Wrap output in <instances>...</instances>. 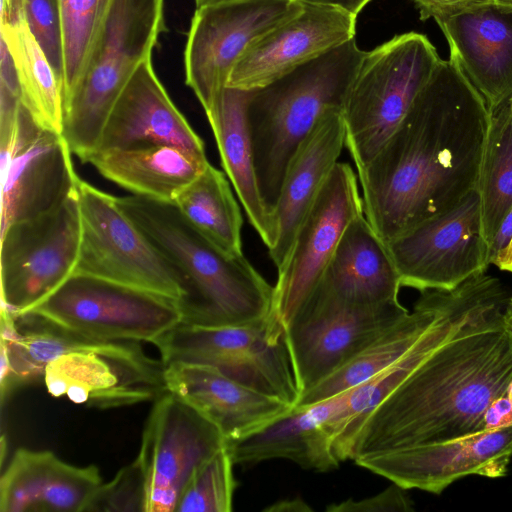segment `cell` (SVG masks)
Wrapping results in <instances>:
<instances>
[{
    "label": "cell",
    "instance_id": "obj_19",
    "mask_svg": "<svg viewBox=\"0 0 512 512\" xmlns=\"http://www.w3.org/2000/svg\"><path fill=\"white\" fill-rule=\"evenodd\" d=\"M155 145H172L207 158L202 139L172 102L149 58L115 103L97 152Z\"/></svg>",
    "mask_w": 512,
    "mask_h": 512
},
{
    "label": "cell",
    "instance_id": "obj_28",
    "mask_svg": "<svg viewBox=\"0 0 512 512\" xmlns=\"http://www.w3.org/2000/svg\"><path fill=\"white\" fill-rule=\"evenodd\" d=\"M319 285L355 304L399 300L402 286L396 265L364 214L346 228Z\"/></svg>",
    "mask_w": 512,
    "mask_h": 512
},
{
    "label": "cell",
    "instance_id": "obj_1",
    "mask_svg": "<svg viewBox=\"0 0 512 512\" xmlns=\"http://www.w3.org/2000/svg\"><path fill=\"white\" fill-rule=\"evenodd\" d=\"M489 116L450 52L373 159L357 170L364 215L385 243L476 188Z\"/></svg>",
    "mask_w": 512,
    "mask_h": 512
},
{
    "label": "cell",
    "instance_id": "obj_38",
    "mask_svg": "<svg viewBox=\"0 0 512 512\" xmlns=\"http://www.w3.org/2000/svg\"><path fill=\"white\" fill-rule=\"evenodd\" d=\"M421 21L434 19L436 23L494 4L495 0H412Z\"/></svg>",
    "mask_w": 512,
    "mask_h": 512
},
{
    "label": "cell",
    "instance_id": "obj_40",
    "mask_svg": "<svg viewBox=\"0 0 512 512\" xmlns=\"http://www.w3.org/2000/svg\"><path fill=\"white\" fill-rule=\"evenodd\" d=\"M511 422L512 402L506 393L489 406L484 416L483 430L498 428Z\"/></svg>",
    "mask_w": 512,
    "mask_h": 512
},
{
    "label": "cell",
    "instance_id": "obj_32",
    "mask_svg": "<svg viewBox=\"0 0 512 512\" xmlns=\"http://www.w3.org/2000/svg\"><path fill=\"white\" fill-rule=\"evenodd\" d=\"M484 152L476 189L485 240L489 246L512 209V98L489 111Z\"/></svg>",
    "mask_w": 512,
    "mask_h": 512
},
{
    "label": "cell",
    "instance_id": "obj_42",
    "mask_svg": "<svg viewBox=\"0 0 512 512\" xmlns=\"http://www.w3.org/2000/svg\"><path fill=\"white\" fill-rule=\"evenodd\" d=\"M269 512H303L312 511V508L301 498L278 501L264 509Z\"/></svg>",
    "mask_w": 512,
    "mask_h": 512
},
{
    "label": "cell",
    "instance_id": "obj_4",
    "mask_svg": "<svg viewBox=\"0 0 512 512\" xmlns=\"http://www.w3.org/2000/svg\"><path fill=\"white\" fill-rule=\"evenodd\" d=\"M364 53L353 38L251 90L248 129L260 191L272 210L295 151L324 112L342 109Z\"/></svg>",
    "mask_w": 512,
    "mask_h": 512
},
{
    "label": "cell",
    "instance_id": "obj_36",
    "mask_svg": "<svg viewBox=\"0 0 512 512\" xmlns=\"http://www.w3.org/2000/svg\"><path fill=\"white\" fill-rule=\"evenodd\" d=\"M146 490L137 459L123 467L108 483L101 484L85 511L145 512Z\"/></svg>",
    "mask_w": 512,
    "mask_h": 512
},
{
    "label": "cell",
    "instance_id": "obj_2",
    "mask_svg": "<svg viewBox=\"0 0 512 512\" xmlns=\"http://www.w3.org/2000/svg\"><path fill=\"white\" fill-rule=\"evenodd\" d=\"M509 297L482 310L427 357L364 419L351 460L483 430L489 406L512 383Z\"/></svg>",
    "mask_w": 512,
    "mask_h": 512
},
{
    "label": "cell",
    "instance_id": "obj_25",
    "mask_svg": "<svg viewBox=\"0 0 512 512\" xmlns=\"http://www.w3.org/2000/svg\"><path fill=\"white\" fill-rule=\"evenodd\" d=\"M346 399L347 390L313 404L294 406L264 428L227 442L234 464L287 459L318 472L338 468L340 461L326 425L343 408Z\"/></svg>",
    "mask_w": 512,
    "mask_h": 512
},
{
    "label": "cell",
    "instance_id": "obj_27",
    "mask_svg": "<svg viewBox=\"0 0 512 512\" xmlns=\"http://www.w3.org/2000/svg\"><path fill=\"white\" fill-rule=\"evenodd\" d=\"M250 95L251 90L227 86L206 116L222 167L244 207L249 223L269 250L277 239V222L259 187L247 123Z\"/></svg>",
    "mask_w": 512,
    "mask_h": 512
},
{
    "label": "cell",
    "instance_id": "obj_37",
    "mask_svg": "<svg viewBox=\"0 0 512 512\" xmlns=\"http://www.w3.org/2000/svg\"><path fill=\"white\" fill-rule=\"evenodd\" d=\"M328 512H412L414 501L408 489L393 483L380 493L360 500L349 498L327 506Z\"/></svg>",
    "mask_w": 512,
    "mask_h": 512
},
{
    "label": "cell",
    "instance_id": "obj_29",
    "mask_svg": "<svg viewBox=\"0 0 512 512\" xmlns=\"http://www.w3.org/2000/svg\"><path fill=\"white\" fill-rule=\"evenodd\" d=\"M89 163L133 195L166 202H174L209 164L207 158L172 145L101 151Z\"/></svg>",
    "mask_w": 512,
    "mask_h": 512
},
{
    "label": "cell",
    "instance_id": "obj_33",
    "mask_svg": "<svg viewBox=\"0 0 512 512\" xmlns=\"http://www.w3.org/2000/svg\"><path fill=\"white\" fill-rule=\"evenodd\" d=\"M62 30L65 104L81 82L115 0H56Z\"/></svg>",
    "mask_w": 512,
    "mask_h": 512
},
{
    "label": "cell",
    "instance_id": "obj_35",
    "mask_svg": "<svg viewBox=\"0 0 512 512\" xmlns=\"http://www.w3.org/2000/svg\"><path fill=\"white\" fill-rule=\"evenodd\" d=\"M21 13L51 65L62 80V30L57 1L1 0L0 16L3 20L16 19Z\"/></svg>",
    "mask_w": 512,
    "mask_h": 512
},
{
    "label": "cell",
    "instance_id": "obj_14",
    "mask_svg": "<svg viewBox=\"0 0 512 512\" xmlns=\"http://www.w3.org/2000/svg\"><path fill=\"white\" fill-rule=\"evenodd\" d=\"M401 286L420 292L451 290L487 271L488 244L477 189L450 210L386 243Z\"/></svg>",
    "mask_w": 512,
    "mask_h": 512
},
{
    "label": "cell",
    "instance_id": "obj_11",
    "mask_svg": "<svg viewBox=\"0 0 512 512\" xmlns=\"http://www.w3.org/2000/svg\"><path fill=\"white\" fill-rule=\"evenodd\" d=\"M408 311L399 300L376 305L351 303L319 285L285 327L300 395Z\"/></svg>",
    "mask_w": 512,
    "mask_h": 512
},
{
    "label": "cell",
    "instance_id": "obj_20",
    "mask_svg": "<svg viewBox=\"0 0 512 512\" xmlns=\"http://www.w3.org/2000/svg\"><path fill=\"white\" fill-rule=\"evenodd\" d=\"M164 379L167 391L214 424L226 442L264 428L293 408L208 365L173 362L165 365Z\"/></svg>",
    "mask_w": 512,
    "mask_h": 512
},
{
    "label": "cell",
    "instance_id": "obj_21",
    "mask_svg": "<svg viewBox=\"0 0 512 512\" xmlns=\"http://www.w3.org/2000/svg\"><path fill=\"white\" fill-rule=\"evenodd\" d=\"M72 154L62 134L42 130L0 168V234L53 210L76 191L80 178Z\"/></svg>",
    "mask_w": 512,
    "mask_h": 512
},
{
    "label": "cell",
    "instance_id": "obj_17",
    "mask_svg": "<svg viewBox=\"0 0 512 512\" xmlns=\"http://www.w3.org/2000/svg\"><path fill=\"white\" fill-rule=\"evenodd\" d=\"M512 459V422L466 436L381 451L355 463L406 489L441 494L469 476H506Z\"/></svg>",
    "mask_w": 512,
    "mask_h": 512
},
{
    "label": "cell",
    "instance_id": "obj_22",
    "mask_svg": "<svg viewBox=\"0 0 512 512\" xmlns=\"http://www.w3.org/2000/svg\"><path fill=\"white\" fill-rule=\"evenodd\" d=\"M345 137L342 109L330 108L291 158L273 207L277 239L268 253L277 270L284 265L301 224L339 162Z\"/></svg>",
    "mask_w": 512,
    "mask_h": 512
},
{
    "label": "cell",
    "instance_id": "obj_31",
    "mask_svg": "<svg viewBox=\"0 0 512 512\" xmlns=\"http://www.w3.org/2000/svg\"><path fill=\"white\" fill-rule=\"evenodd\" d=\"M187 221L220 250L242 255L240 207L223 172L210 163L174 200Z\"/></svg>",
    "mask_w": 512,
    "mask_h": 512
},
{
    "label": "cell",
    "instance_id": "obj_8",
    "mask_svg": "<svg viewBox=\"0 0 512 512\" xmlns=\"http://www.w3.org/2000/svg\"><path fill=\"white\" fill-rule=\"evenodd\" d=\"M20 315L102 341L152 343L182 322L178 303L172 298L76 273L14 317Z\"/></svg>",
    "mask_w": 512,
    "mask_h": 512
},
{
    "label": "cell",
    "instance_id": "obj_12",
    "mask_svg": "<svg viewBox=\"0 0 512 512\" xmlns=\"http://www.w3.org/2000/svg\"><path fill=\"white\" fill-rule=\"evenodd\" d=\"M80 241L77 188L53 210L11 224L0 234L1 311L15 316L67 280Z\"/></svg>",
    "mask_w": 512,
    "mask_h": 512
},
{
    "label": "cell",
    "instance_id": "obj_45",
    "mask_svg": "<svg viewBox=\"0 0 512 512\" xmlns=\"http://www.w3.org/2000/svg\"><path fill=\"white\" fill-rule=\"evenodd\" d=\"M235 0H195L196 8Z\"/></svg>",
    "mask_w": 512,
    "mask_h": 512
},
{
    "label": "cell",
    "instance_id": "obj_3",
    "mask_svg": "<svg viewBox=\"0 0 512 512\" xmlns=\"http://www.w3.org/2000/svg\"><path fill=\"white\" fill-rule=\"evenodd\" d=\"M117 203L180 276L181 323L225 327L270 317L273 286L243 254H226L205 238L174 202L131 195Z\"/></svg>",
    "mask_w": 512,
    "mask_h": 512
},
{
    "label": "cell",
    "instance_id": "obj_24",
    "mask_svg": "<svg viewBox=\"0 0 512 512\" xmlns=\"http://www.w3.org/2000/svg\"><path fill=\"white\" fill-rule=\"evenodd\" d=\"M437 24L489 111L512 98V10L494 3Z\"/></svg>",
    "mask_w": 512,
    "mask_h": 512
},
{
    "label": "cell",
    "instance_id": "obj_18",
    "mask_svg": "<svg viewBox=\"0 0 512 512\" xmlns=\"http://www.w3.org/2000/svg\"><path fill=\"white\" fill-rule=\"evenodd\" d=\"M356 16L304 2L303 10L253 42L233 67L228 87L262 88L355 38Z\"/></svg>",
    "mask_w": 512,
    "mask_h": 512
},
{
    "label": "cell",
    "instance_id": "obj_34",
    "mask_svg": "<svg viewBox=\"0 0 512 512\" xmlns=\"http://www.w3.org/2000/svg\"><path fill=\"white\" fill-rule=\"evenodd\" d=\"M234 465L225 446L194 473L175 511L230 512L236 489Z\"/></svg>",
    "mask_w": 512,
    "mask_h": 512
},
{
    "label": "cell",
    "instance_id": "obj_15",
    "mask_svg": "<svg viewBox=\"0 0 512 512\" xmlns=\"http://www.w3.org/2000/svg\"><path fill=\"white\" fill-rule=\"evenodd\" d=\"M358 177L338 162L301 224L273 286L271 323L286 325L319 286L348 225L364 214Z\"/></svg>",
    "mask_w": 512,
    "mask_h": 512
},
{
    "label": "cell",
    "instance_id": "obj_16",
    "mask_svg": "<svg viewBox=\"0 0 512 512\" xmlns=\"http://www.w3.org/2000/svg\"><path fill=\"white\" fill-rule=\"evenodd\" d=\"M219 429L171 392L155 400L137 461L145 479V512H173L194 473L226 446Z\"/></svg>",
    "mask_w": 512,
    "mask_h": 512
},
{
    "label": "cell",
    "instance_id": "obj_39",
    "mask_svg": "<svg viewBox=\"0 0 512 512\" xmlns=\"http://www.w3.org/2000/svg\"><path fill=\"white\" fill-rule=\"evenodd\" d=\"M512 242V209L500 223L493 239L488 246L489 265L497 268L502 263Z\"/></svg>",
    "mask_w": 512,
    "mask_h": 512
},
{
    "label": "cell",
    "instance_id": "obj_10",
    "mask_svg": "<svg viewBox=\"0 0 512 512\" xmlns=\"http://www.w3.org/2000/svg\"><path fill=\"white\" fill-rule=\"evenodd\" d=\"M81 241L74 273L147 290L176 300L178 273L121 210L114 197L79 179Z\"/></svg>",
    "mask_w": 512,
    "mask_h": 512
},
{
    "label": "cell",
    "instance_id": "obj_44",
    "mask_svg": "<svg viewBox=\"0 0 512 512\" xmlns=\"http://www.w3.org/2000/svg\"><path fill=\"white\" fill-rule=\"evenodd\" d=\"M498 269L501 271L512 273V242L508 252L506 253Z\"/></svg>",
    "mask_w": 512,
    "mask_h": 512
},
{
    "label": "cell",
    "instance_id": "obj_41",
    "mask_svg": "<svg viewBox=\"0 0 512 512\" xmlns=\"http://www.w3.org/2000/svg\"><path fill=\"white\" fill-rule=\"evenodd\" d=\"M305 3L334 7L357 17L372 0H300Z\"/></svg>",
    "mask_w": 512,
    "mask_h": 512
},
{
    "label": "cell",
    "instance_id": "obj_23",
    "mask_svg": "<svg viewBox=\"0 0 512 512\" xmlns=\"http://www.w3.org/2000/svg\"><path fill=\"white\" fill-rule=\"evenodd\" d=\"M102 483L95 465L74 466L51 451L20 448L0 479V511H85Z\"/></svg>",
    "mask_w": 512,
    "mask_h": 512
},
{
    "label": "cell",
    "instance_id": "obj_43",
    "mask_svg": "<svg viewBox=\"0 0 512 512\" xmlns=\"http://www.w3.org/2000/svg\"><path fill=\"white\" fill-rule=\"evenodd\" d=\"M504 326L512 340V295L510 296L508 303L503 313Z\"/></svg>",
    "mask_w": 512,
    "mask_h": 512
},
{
    "label": "cell",
    "instance_id": "obj_46",
    "mask_svg": "<svg viewBox=\"0 0 512 512\" xmlns=\"http://www.w3.org/2000/svg\"><path fill=\"white\" fill-rule=\"evenodd\" d=\"M495 4L503 8L512 10V0H495Z\"/></svg>",
    "mask_w": 512,
    "mask_h": 512
},
{
    "label": "cell",
    "instance_id": "obj_30",
    "mask_svg": "<svg viewBox=\"0 0 512 512\" xmlns=\"http://www.w3.org/2000/svg\"><path fill=\"white\" fill-rule=\"evenodd\" d=\"M1 39L16 69L23 106L41 129L61 134L64 119L62 80L26 19L22 17L1 25Z\"/></svg>",
    "mask_w": 512,
    "mask_h": 512
},
{
    "label": "cell",
    "instance_id": "obj_6",
    "mask_svg": "<svg viewBox=\"0 0 512 512\" xmlns=\"http://www.w3.org/2000/svg\"><path fill=\"white\" fill-rule=\"evenodd\" d=\"M165 30L164 0H115L85 74L65 104L62 136L89 162L122 91Z\"/></svg>",
    "mask_w": 512,
    "mask_h": 512
},
{
    "label": "cell",
    "instance_id": "obj_7",
    "mask_svg": "<svg viewBox=\"0 0 512 512\" xmlns=\"http://www.w3.org/2000/svg\"><path fill=\"white\" fill-rule=\"evenodd\" d=\"M441 60L428 37L413 31L365 51L342 106L345 148L357 170L394 132Z\"/></svg>",
    "mask_w": 512,
    "mask_h": 512
},
{
    "label": "cell",
    "instance_id": "obj_13",
    "mask_svg": "<svg viewBox=\"0 0 512 512\" xmlns=\"http://www.w3.org/2000/svg\"><path fill=\"white\" fill-rule=\"evenodd\" d=\"M303 8L300 0H235L196 8L184 51L185 82L205 113L246 49Z\"/></svg>",
    "mask_w": 512,
    "mask_h": 512
},
{
    "label": "cell",
    "instance_id": "obj_9",
    "mask_svg": "<svg viewBox=\"0 0 512 512\" xmlns=\"http://www.w3.org/2000/svg\"><path fill=\"white\" fill-rule=\"evenodd\" d=\"M152 343L165 365L187 362L212 366L293 407L299 400L285 332L276 331L270 317L225 327L180 323Z\"/></svg>",
    "mask_w": 512,
    "mask_h": 512
},
{
    "label": "cell",
    "instance_id": "obj_5",
    "mask_svg": "<svg viewBox=\"0 0 512 512\" xmlns=\"http://www.w3.org/2000/svg\"><path fill=\"white\" fill-rule=\"evenodd\" d=\"M140 343L89 339L45 323L32 333L29 348L34 361L46 366L49 394L106 409L156 400L167 392L165 364L149 357Z\"/></svg>",
    "mask_w": 512,
    "mask_h": 512
},
{
    "label": "cell",
    "instance_id": "obj_26",
    "mask_svg": "<svg viewBox=\"0 0 512 512\" xmlns=\"http://www.w3.org/2000/svg\"><path fill=\"white\" fill-rule=\"evenodd\" d=\"M450 290L420 292L408 311L334 372L304 391L295 406L313 404L349 390L379 374L427 333L444 312Z\"/></svg>",
    "mask_w": 512,
    "mask_h": 512
}]
</instances>
